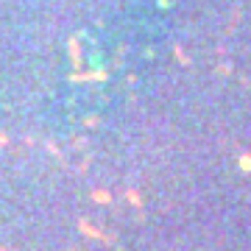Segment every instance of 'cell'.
<instances>
[{"label": "cell", "mask_w": 251, "mask_h": 251, "mask_svg": "<svg viewBox=\"0 0 251 251\" xmlns=\"http://www.w3.org/2000/svg\"><path fill=\"white\" fill-rule=\"evenodd\" d=\"M176 56H179V62H184V64H190V59L184 53H181V48H176Z\"/></svg>", "instance_id": "7a4b0ae2"}, {"label": "cell", "mask_w": 251, "mask_h": 251, "mask_svg": "<svg viewBox=\"0 0 251 251\" xmlns=\"http://www.w3.org/2000/svg\"><path fill=\"white\" fill-rule=\"evenodd\" d=\"M70 56H73V62H78V42L75 39H70Z\"/></svg>", "instance_id": "6da1fadb"}]
</instances>
